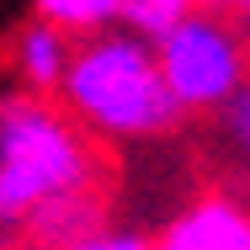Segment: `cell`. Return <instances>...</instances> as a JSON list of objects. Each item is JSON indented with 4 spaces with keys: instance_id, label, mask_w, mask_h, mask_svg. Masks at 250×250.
<instances>
[{
    "instance_id": "cell-1",
    "label": "cell",
    "mask_w": 250,
    "mask_h": 250,
    "mask_svg": "<svg viewBox=\"0 0 250 250\" xmlns=\"http://www.w3.org/2000/svg\"><path fill=\"white\" fill-rule=\"evenodd\" d=\"M59 96L69 106V117L101 139H154L187 117L160 75L154 43H144L128 27L80 38Z\"/></svg>"
},
{
    "instance_id": "cell-2",
    "label": "cell",
    "mask_w": 250,
    "mask_h": 250,
    "mask_svg": "<svg viewBox=\"0 0 250 250\" xmlns=\"http://www.w3.org/2000/svg\"><path fill=\"white\" fill-rule=\"evenodd\" d=\"M96 154L48 96L0 101V224H27L43 202L85 192Z\"/></svg>"
},
{
    "instance_id": "cell-3",
    "label": "cell",
    "mask_w": 250,
    "mask_h": 250,
    "mask_svg": "<svg viewBox=\"0 0 250 250\" xmlns=\"http://www.w3.org/2000/svg\"><path fill=\"white\" fill-rule=\"evenodd\" d=\"M154 59H160V75L181 112L229 106V96L250 80L240 32L218 11H197V5L176 16V27L154 43Z\"/></svg>"
},
{
    "instance_id": "cell-4",
    "label": "cell",
    "mask_w": 250,
    "mask_h": 250,
    "mask_svg": "<svg viewBox=\"0 0 250 250\" xmlns=\"http://www.w3.org/2000/svg\"><path fill=\"white\" fill-rule=\"evenodd\" d=\"M154 250H250V213L229 197L192 202Z\"/></svg>"
},
{
    "instance_id": "cell-5",
    "label": "cell",
    "mask_w": 250,
    "mask_h": 250,
    "mask_svg": "<svg viewBox=\"0 0 250 250\" xmlns=\"http://www.w3.org/2000/svg\"><path fill=\"white\" fill-rule=\"evenodd\" d=\"M69 59H75V38L59 32L43 16L16 38V75H21V85L32 96H59V85L69 75Z\"/></svg>"
},
{
    "instance_id": "cell-6",
    "label": "cell",
    "mask_w": 250,
    "mask_h": 250,
    "mask_svg": "<svg viewBox=\"0 0 250 250\" xmlns=\"http://www.w3.org/2000/svg\"><path fill=\"white\" fill-rule=\"evenodd\" d=\"M32 234L43 240V245H53V250H69L75 240H85L91 229L101 224V208L85 192H69V197H53V202H43L32 218Z\"/></svg>"
},
{
    "instance_id": "cell-7",
    "label": "cell",
    "mask_w": 250,
    "mask_h": 250,
    "mask_svg": "<svg viewBox=\"0 0 250 250\" xmlns=\"http://www.w3.org/2000/svg\"><path fill=\"white\" fill-rule=\"evenodd\" d=\"M128 0H38V16L53 21L59 32L69 38H96V32H112L123 21Z\"/></svg>"
},
{
    "instance_id": "cell-8",
    "label": "cell",
    "mask_w": 250,
    "mask_h": 250,
    "mask_svg": "<svg viewBox=\"0 0 250 250\" xmlns=\"http://www.w3.org/2000/svg\"><path fill=\"white\" fill-rule=\"evenodd\" d=\"M69 250H154L144 234H123V229H91L85 240H75Z\"/></svg>"
},
{
    "instance_id": "cell-9",
    "label": "cell",
    "mask_w": 250,
    "mask_h": 250,
    "mask_svg": "<svg viewBox=\"0 0 250 250\" xmlns=\"http://www.w3.org/2000/svg\"><path fill=\"white\" fill-rule=\"evenodd\" d=\"M224 123H229V133H234V144L240 149H250V80L229 96V106H224Z\"/></svg>"
},
{
    "instance_id": "cell-10",
    "label": "cell",
    "mask_w": 250,
    "mask_h": 250,
    "mask_svg": "<svg viewBox=\"0 0 250 250\" xmlns=\"http://www.w3.org/2000/svg\"><path fill=\"white\" fill-rule=\"evenodd\" d=\"M133 5H165V11H192L197 0H133Z\"/></svg>"
},
{
    "instance_id": "cell-11",
    "label": "cell",
    "mask_w": 250,
    "mask_h": 250,
    "mask_svg": "<svg viewBox=\"0 0 250 250\" xmlns=\"http://www.w3.org/2000/svg\"><path fill=\"white\" fill-rule=\"evenodd\" d=\"M197 5H229V11H245L250 16V0H197Z\"/></svg>"
}]
</instances>
